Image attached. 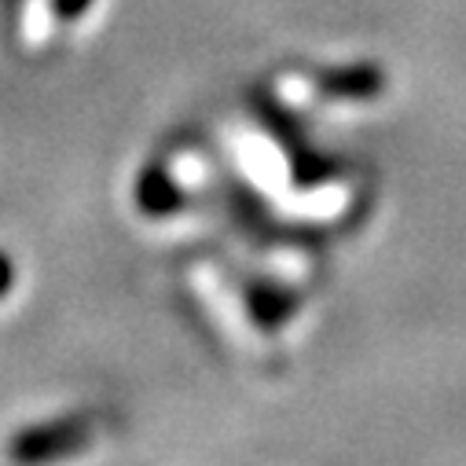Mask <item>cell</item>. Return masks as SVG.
<instances>
[{
	"label": "cell",
	"instance_id": "cell-1",
	"mask_svg": "<svg viewBox=\"0 0 466 466\" xmlns=\"http://www.w3.org/2000/svg\"><path fill=\"white\" fill-rule=\"evenodd\" d=\"M85 441H88V422L85 419H63V422H48V426L23 433L12 448V455L15 459H52V455H63Z\"/></svg>",
	"mask_w": 466,
	"mask_h": 466
},
{
	"label": "cell",
	"instance_id": "cell-2",
	"mask_svg": "<svg viewBox=\"0 0 466 466\" xmlns=\"http://www.w3.org/2000/svg\"><path fill=\"white\" fill-rule=\"evenodd\" d=\"M88 5H92V0H52V12H56L59 19H77Z\"/></svg>",
	"mask_w": 466,
	"mask_h": 466
},
{
	"label": "cell",
	"instance_id": "cell-3",
	"mask_svg": "<svg viewBox=\"0 0 466 466\" xmlns=\"http://www.w3.org/2000/svg\"><path fill=\"white\" fill-rule=\"evenodd\" d=\"M12 279H15V268L8 261V254H0V298H5L12 290Z\"/></svg>",
	"mask_w": 466,
	"mask_h": 466
}]
</instances>
